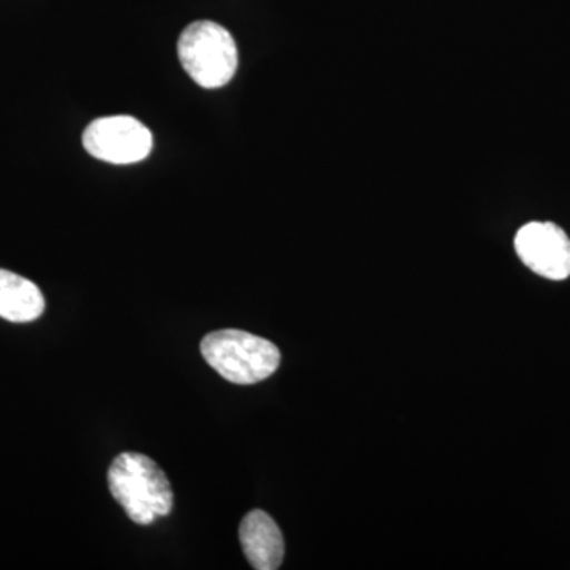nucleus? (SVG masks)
Listing matches in <instances>:
<instances>
[{"label": "nucleus", "mask_w": 570, "mask_h": 570, "mask_svg": "<svg viewBox=\"0 0 570 570\" xmlns=\"http://www.w3.org/2000/svg\"><path fill=\"white\" fill-rule=\"evenodd\" d=\"M111 497L126 510L134 523L151 524L174 509L170 480L156 461L137 452H124L108 469Z\"/></svg>", "instance_id": "obj_1"}, {"label": "nucleus", "mask_w": 570, "mask_h": 570, "mask_svg": "<svg viewBox=\"0 0 570 570\" xmlns=\"http://www.w3.org/2000/svg\"><path fill=\"white\" fill-rule=\"evenodd\" d=\"M200 352L206 363L232 384H258L281 365L279 348L272 341L242 330L209 333L202 340Z\"/></svg>", "instance_id": "obj_2"}, {"label": "nucleus", "mask_w": 570, "mask_h": 570, "mask_svg": "<svg viewBox=\"0 0 570 570\" xmlns=\"http://www.w3.org/2000/svg\"><path fill=\"white\" fill-rule=\"evenodd\" d=\"M179 61L198 86L217 89L228 85L238 69V48L232 33L213 21H197L178 41Z\"/></svg>", "instance_id": "obj_3"}, {"label": "nucleus", "mask_w": 570, "mask_h": 570, "mask_svg": "<svg viewBox=\"0 0 570 570\" xmlns=\"http://www.w3.org/2000/svg\"><path fill=\"white\" fill-rule=\"evenodd\" d=\"M82 146L92 157L104 163L137 164L151 154L153 134L132 116H107L86 127Z\"/></svg>", "instance_id": "obj_4"}, {"label": "nucleus", "mask_w": 570, "mask_h": 570, "mask_svg": "<svg viewBox=\"0 0 570 570\" xmlns=\"http://www.w3.org/2000/svg\"><path fill=\"white\" fill-rule=\"evenodd\" d=\"M515 250L535 275L551 281L570 276V239L557 224L530 223L515 236Z\"/></svg>", "instance_id": "obj_5"}, {"label": "nucleus", "mask_w": 570, "mask_h": 570, "mask_svg": "<svg viewBox=\"0 0 570 570\" xmlns=\"http://www.w3.org/2000/svg\"><path fill=\"white\" fill-rule=\"evenodd\" d=\"M239 542L254 569L276 570L283 564V532L264 510H253L243 519L239 524Z\"/></svg>", "instance_id": "obj_6"}, {"label": "nucleus", "mask_w": 570, "mask_h": 570, "mask_svg": "<svg viewBox=\"0 0 570 570\" xmlns=\"http://www.w3.org/2000/svg\"><path fill=\"white\" fill-rule=\"evenodd\" d=\"M43 311V294L32 281L0 269V317L14 324H26L37 321Z\"/></svg>", "instance_id": "obj_7"}]
</instances>
